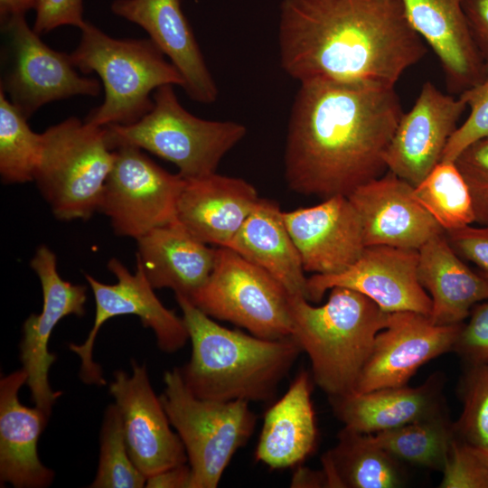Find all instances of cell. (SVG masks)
I'll return each instance as SVG.
<instances>
[{"mask_svg": "<svg viewBox=\"0 0 488 488\" xmlns=\"http://www.w3.org/2000/svg\"><path fill=\"white\" fill-rule=\"evenodd\" d=\"M402 114L395 88L321 79L301 82L284 153L288 188L322 200L348 197L382 175Z\"/></svg>", "mask_w": 488, "mask_h": 488, "instance_id": "cell-1", "label": "cell"}, {"mask_svg": "<svg viewBox=\"0 0 488 488\" xmlns=\"http://www.w3.org/2000/svg\"><path fill=\"white\" fill-rule=\"evenodd\" d=\"M280 64L297 81L394 88L426 54L400 0H283Z\"/></svg>", "mask_w": 488, "mask_h": 488, "instance_id": "cell-2", "label": "cell"}, {"mask_svg": "<svg viewBox=\"0 0 488 488\" xmlns=\"http://www.w3.org/2000/svg\"><path fill=\"white\" fill-rule=\"evenodd\" d=\"M192 342V354L180 372L197 398L265 401L276 393L299 353L292 337L263 339L221 326L188 297L175 295Z\"/></svg>", "mask_w": 488, "mask_h": 488, "instance_id": "cell-3", "label": "cell"}, {"mask_svg": "<svg viewBox=\"0 0 488 488\" xmlns=\"http://www.w3.org/2000/svg\"><path fill=\"white\" fill-rule=\"evenodd\" d=\"M292 338L307 353L313 378L329 398L355 390L388 314L366 296L343 286L330 289L325 304L314 306L290 296Z\"/></svg>", "mask_w": 488, "mask_h": 488, "instance_id": "cell-4", "label": "cell"}, {"mask_svg": "<svg viewBox=\"0 0 488 488\" xmlns=\"http://www.w3.org/2000/svg\"><path fill=\"white\" fill-rule=\"evenodd\" d=\"M80 42L70 54L83 73L96 72L105 97L85 122L98 126H127L140 120L154 106L153 95L164 85L183 88V79L158 47L148 39L110 37L86 21Z\"/></svg>", "mask_w": 488, "mask_h": 488, "instance_id": "cell-5", "label": "cell"}, {"mask_svg": "<svg viewBox=\"0 0 488 488\" xmlns=\"http://www.w3.org/2000/svg\"><path fill=\"white\" fill-rule=\"evenodd\" d=\"M153 100V108L137 122L105 127L111 150L123 145L146 150L174 164L189 180L216 173L224 155L246 136L240 123L206 120L188 112L174 85L156 89Z\"/></svg>", "mask_w": 488, "mask_h": 488, "instance_id": "cell-6", "label": "cell"}, {"mask_svg": "<svg viewBox=\"0 0 488 488\" xmlns=\"http://www.w3.org/2000/svg\"><path fill=\"white\" fill-rule=\"evenodd\" d=\"M113 162L106 127L70 117L42 133L33 181L56 218L88 220L99 209Z\"/></svg>", "mask_w": 488, "mask_h": 488, "instance_id": "cell-7", "label": "cell"}, {"mask_svg": "<svg viewBox=\"0 0 488 488\" xmlns=\"http://www.w3.org/2000/svg\"><path fill=\"white\" fill-rule=\"evenodd\" d=\"M160 399L181 438L192 471L190 488H216L234 454L251 436L257 417L248 401L197 398L184 384L180 369L164 375Z\"/></svg>", "mask_w": 488, "mask_h": 488, "instance_id": "cell-8", "label": "cell"}, {"mask_svg": "<svg viewBox=\"0 0 488 488\" xmlns=\"http://www.w3.org/2000/svg\"><path fill=\"white\" fill-rule=\"evenodd\" d=\"M289 296L263 268L230 248L219 247L208 280L190 300L211 318L279 340L292 336Z\"/></svg>", "mask_w": 488, "mask_h": 488, "instance_id": "cell-9", "label": "cell"}, {"mask_svg": "<svg viewBox=\"0 0 488 488\" xmlns=\"http://www.w3.org/2000/svg\"><path fill=\"white\" fill-rule=\"evenodd\" d=\"M1 29L6 40L8 66L0 90L25 117L52 101L100 94V82L80 76L70 55L46 45L29 26L25 15L1 22Z\"/></svg>", "mask_w": 488, "mask_h": 488, "instance_id": "cell-10", "label": "cell"}, {"mask_svg": "<svg viewBox=\"0 0 488 488\" xmlns=\"http://www.w3.org/2000/svg\"><path fill=\"white\" fill-rule=\"evenodd\" d=\"M99 211L120 237L135 239L175 219L185 180L156 164L142 149L123 145L113 149Z\"/></svg>", "mask_w": 488, "mask_h": 488, "instance_id": "cell-11", "label": "cell"}, {"mask_svg": "<svg viewBox=\"0 0 488 488\" xmlns=\"http://www.w3.org/2000/svg\"><path fill=\"white\" fill-rule=\"evenodd\" d=\"M108 267L117 277V283L113 285L103 284L84 273L95 299V319L86 341L69 346L80 359L82 381L98 386L106 384V380L101 368L92 359V352L98 333L108 319L125 314L136 315L145 327L153 330L158 347L165 352L180 350L189 340L183 317L177 316L158 299L137 260L134 274L116 258L108 261Z\"/></svg>", "mask_w": 488, "mask_h": 488, "instance_id": "cell-12", "label": "cell"}, {"mask_svg": "<svg viewBox=\"0 0 488 488\" xmlns=\"http://www.w3.org/2000/svg\"><path fill=\"white\" fill-rule=\"evenodd\" d=\"M418 250L384 245L365 247L347 269L307 277L306 299L318 303L334 286L355 290L386 313L430 314L431 299L418 278Z\"/></svg>", "mask_w": 488, "mask_h": 488, "instance_id": "cell-13", "label": "cell"}, {"mask_svg": "<svg viewBox=\"0 0 488 488\" xmlns=\"http://www.w3.org/2000/svg\"><path fill=\"white\" fill-rule=\"evenodd\" d=\"M462 324L438 325L411 311L389 313L354 391L407 385L422 365L453 351Z\"/></svg>", "mask_w": 488, "mask_h": 488, "instance_id": "cell-14", "label": "cell"}, {"mask_svg": "<svg viewBox=\"0 0 488 488\" xmlns=\"http://www.w3.org/2000/svg\"><path fill=\"white\" fill-rule=\"evenodd\" d=\"M42 290V309L31 314L23 324L20 359L27 374V382L34 405L50 416L52 406L62 394L52 390L49 370L56 355L48 350V343L56 324L65 316L85 314L87 287L73 285L61 277L56 255L45 245L38 248L31 260Z\"/></svg>", "mask_w": 488, "mask_h": 488, "instance_id": "cell-15", "label": "cell"}, {"mask_svg": "<svg viewBox=\"0 0 488 488\" xmlns=\"http://www.w3.org/2000/svg\"><path fill=\"white\" fill-rule=\"evenodd\" d=\"M131 367V375L115 371L109 392L121 416L129 455L147 478L188 459L160 397L153 390L145 366L133 360Z\"/></svg>", "mask_w": 488, "mask_h": 488, "instance_id": "cell-16", "label": "cell"}, {"mask_svg": "<svg viewBox=\"0 0 488 488\" xmlns=\"http://www.w3.org/2000/svg\"><path fill=\"white\" fill-rule=\"evenodd\" d=\"M458 97L424 82L412 108L403 113L388 147L387 169L413 186L441 162L445 147L466 108Z\"/></svg>", "mask_w": 488, "mask_h": 488, "instance_id": "cell-17", "label": "cell"}, {"mask_svg": "<svg viewBox=\"0 0 488 488\" xmlns=\"http://www.w3.org/2000/svg\"><path fill=\"white\" fill-rule=\"evenodd\" d=\"M283 218L305 271L312 275L347 269L366 247L360 217L347 196L283 211Z\"/></svg>", "mask_w": 488, "mask_h": 488, "instance_id": "cell-18", "label": "cell"}, {"mask_svg": "<svg viewBox=\"0 0 488 488\" xmlns=\"http://www.w3.org/2000/svg\"><path fill=\"white\" fill-rule=\"evenodd\" d=\"M348 199L360 217L366 247L418 250L445 232L416 200L414 186L389 171L359 186Z\"/></svg>", "mask_w": 488, "mask_h": 488, "instance_id": "cell-19", "label": "cell"}, {"mask_svg": "<svg viewBox=\"0 0 488 488\" xmlns=\"http://www.w3.org/2000/svg\"><path fill=\"white\" fill-rule=\"evenodd\" d=\"M114 14L142 27L151 41L177 69L188 97L211 104L218 88L193 32L183 13L181 0H114Z\"/></svg>", "mask_w": 488, "mask_h": 488, "instance_id": "cell-20", "label": "cell"}, {"mask_svg": "<svg viewBox=\"0 0 488 488\" xmlns=\"http://www.w3.org/2000/svg\"><path fill=\"white\" fill-rule=\"evenodd\" d=\"M407 19L432 48L447 89L461 94L488 73L472 37L463 0H400Z\"/></svg>", "mask_w": 488, "mask_h": 488, "instance_id": "cell-21", "label": "cell"}, {"mask_svg": "<svg viewBox=\"0 0 488 488\" xmlns=\"http://www.w3.org/2000/svg\"><path fill=\"white\" fill-rule=\"evenodd\" d=\"M184 180L176 221L202 242L228 247L260 198L258 191L242 178L217 173Z\"/></svg>", "mask_w": 488, "mask_h": 488, "instance_id": "cell-22", "label": "cell"}, {"mask_svg": "<svg viewBox=\"0 0 488 488\" xmlns=\"http://www.w3.org/2000/svg\"><path fill=\"white\" fill-rule=\"evenodd\" d=\"M27 382L23 369L0 380V480L15 488H44L54 472L43 465L37 453L39 437L48 418L42 409L20 402L19 390Z\"/></svg>", "mask_w": 488, "mask_h": 488, "instance_id": "cell-23", "label": "cell"}, {"mask_svg": "<svg viewBox=\"0 0 488 488\" xmlns=\"http://www.w3.org/2000/svg\"><path fill=\"white\" fill-rule=\"evenodd\" d=\"M440 375H432L422 385L353 391L330 398L334 414L345 427L363 434H376L412 422L446 415Z\"/></svg>", "mask_w": 488, "mask_h": 488, "instance_id": "cell-24", "label": "cell"}, {"mask_svg": "<svg viewBox=\"0 0 488 488\" xmlns=\"http://www.w3.org/2000/svg\"><path fill=\"white\" fill-rule=\"evenodd\" d=\"M136 260L155 289L170 288L189 299L206 283L216 249L188 232L176 220L136 239Z\"/></svg>", "mask_w": 488, "mask_h": 488, "instance_id": "cell-25", "label": "cell"}, {"mask_svg": "<svg viewBox=\"0 0 488 488\" xmlns=\"http://www.w3.org/2000/svg\"><path fill=\"white\" fill-rule=\"evenodd\" d=\"M418 278L431 299L429 318L438 325L463 324L475 305L488 300V280L464 262L445 232L418 249Z\"/></svg>", "mask_w": 488, "mask_h": 488, "instance_id": "cell-26", "label": "cell"}, {"mask_svg": "<svg viewBox=\"0 0 488 488\" xmlns=\"http://www.w3.org/2000/svg\"><path fill=\"white\" fill-rule=\"evenodd\" d=\"M228 248L267 271L290 296L306 298L305 271L277 202L259 198Z\"/></svg>", "mask_w": 488, "mask_h": 488, "instance_id": "cell-27", "label": "cell"}, {"mask_svg": "<svg viewBox=\"0 0 488 488\" xmlns=\"http://www.w3.org/2000/svg\"><path fill=\"white\" fill-rule=\"evenodd\" d=\"M316 437L310 377L301 371L267 410L255 455L272 469L291 467L313 452Z\"/></svg>", "mask_w": 488, "mask_h": 488, "instance_id": "cell-28", "label": "cell"}, {"mask_svg": "<svg viewBox=\"0 0 488 488\" xmlns=\"http://www.w3.org/2000/svg\"><path fill=\"white\" fill-rule=\"evenodd\" d=\"M395 459L371 437L348 427L338 435L337 445L322 456L327 487L398 488L406 474Z\"/></svg>", "mask_w": 488, "mask_h": 488, "instance_id": "cell-29", "label": "cell"}, {"mask_svg": "<svg viewBox=\"0 0 488 488\" xmlns=\"http://www.w3.org/2000/svg\"><path fill=\"white\" fill-rule=\"evenodd\" d=\"M371 435L399 462L441 472L455 437L454 424L446 414Z\"/></svg>", "mask_w": 488, "mask_h": 488, "instance_id": "cell-30", "label": "cell"}, {"mask_svg": "<svg viewBox=\"0 0 488 488\" xmlns=\"http://www.w3.org/2000/svg\"><path fill=\"white\" fill-rule=\"evenodd\" d=\"M414 196L445 231L475 223L470 190L455 162L438 163L414 186Z\"/></svg>", "mask_w": 488, "mask_h": 488, "instance_id": "cell-31", "label": "cell"}, {"mask_svg": "<svg viewBox=\"0 0 488 488\" xmlns=\"http://www.w3.org/2000/svg\"><path fill=\"white\" fill-rule=\"evenodd\" d=\"M27 119L0 90V175L5 183L34 180L42 133L33 131Z\"/></svg>", "mask_w": 488, "mask_h": 488, "instance_id": "cell-32", "label": "cell"}, {"mask_svg": "<svg viewBox=\"0 0 488 488\" xmlns=\"http://www.w3.org/2000/svg\"><path fill=\"white\" fill-rule=\"evenodd\" d=\"M145 483L146 477L129 455L119 410L111 404L104 414L99 466L89 487L141 488Z\"/></svg>", "mask_w": 488, "mask_h": 488, "instance_id": "cell-33", "label": "cell"}, {"mask_svg": "<svg viewBox=\"0 0 488 488\" xmlns=\"http://www.w3.org/2000/svg\"><path fill=\"white\" fill-rule=\"evenodd\" d=\"M463 410L455 436L488 452V365H469L463 382Z\"/></svg>", "mask_w": 488, "mask_h": 488, "instance_id": "cell-34", "label": "cell"}, {"mask_svg": "<svg viewBox=\"0 0 488 488\" xmlns=\"http://www.w3.org/2000/svg\"><path fill=\"white\" fill-rule=\"evenodd\" d=\"M440 488H488V452L454 438Z\"/></svg>", "mask_w": 488, "mask_h": 488, "instance_id": "cell-35", "label": "cell"}, {"mask_svg": "<svg viewBox=\"0 0 488 488\" xmlns=\"http://www.w3.org/2000/svg\"><path fill=\"white\" fill-rule=\"evenodd\" d=\"M459 97L470 108V113L449 138L441 161L454 162L466 147L488 137V73Z\"/></svg>", "mask_w": 488, "mask_h": 488, "instance_id": "cell-36", "label": "cell"}, {"mask_svg": "<svg viewBox=\"0 0 488 488\" xmlns=\"http://www.w3.org/2000/svg\"><path fill=\"white\" fill-rule=\"evenodd\" d=\"M473 200L475 223H488V137L466 147L454 161Z\"/></svg>", "mask_w": 488, "mask_h": 488, "instance_id": "cell-37", "label": "cell"}, {"mask_svg": "<svg viewBox=\"0 0 488 488\" xmlns=\"http://www.w3.org/2000/svg\"><path fill=\"white\" fill-rule=\"evenodd\" d=\"M468 317L453 351L468 365H488V300L475 305Z\"/></svg>", "mask_w": 488, "mask_h": 488, "instance_id": "cell-38", "label": "cell"}, {"mask_svg": "<svg viewBox=\"0 0 488 488\" xmlns=\"http://www.w3.org/2000/svg\"><path fill=\"white\" fill-rule=\"evenodd\" d=\"M454 250L465 260L475 265L488 280V223L474 227L468 225L445 231Z\"/></svg>", "mask_w": 488, "mask_h": 488, "instance_id": "cell-39", "label": "cell"}, {"mask_svg": "<svg viewBox=\"0 0 488 488\" xmlns=\"http://www.w3.org/2000/svg\"><path fill=\"white\" fill-rule=\"evenodd\" d=\"M35 12L33 29L38 34L63 25L81 28L86 23L83 18V0H39Z\"/></svg>", "mask_w": 488, "mask_h": 488, "instance_id": "cell-40", "label": "cell"}, {"mask_svg": "<svg viewBox=\"0 0 488 488\" xmlns=\"http://www.w3.org/2000/svg\"><path fill=\"white\" fill-rule=\"evenodd\" d=\"M474 42L488 68V0H463Z\"/></svg>", "mask_w": 488, "mask_h": 488, "instance_id": "cell-41", "label": "cell"}, {"mask_svg": "<svg viewBox=\"0 0 488 488\" xmlns=\"http://www.w3.org/2000/svg\"><path fill=\"white\" fill-rule=\"evenodd\" d=\"M192 471L186 463L181 464L146 478L149 488H190Z\"/></svg>", "mask_w": 488, "mask_h": 488, "instance_id": "cell-42", "label": "cell"}, {"mask_svg": "<svg viewBox=\"0 0 488 488\" xmlns=\"http://www.w3.org/2000/svg\"><path fill=\"white\" fill-rule=\"evenodd\" d=\"M292 487H327L324 471L299 467L293 474Z\"/></svg>", "mask_w": 488, "mask_h": 488, "instance_id": "cell-43", "label": "cell"}, {"mask_svg": "<svg viewBox=\"0 0 488 488\" xmlns=\"http://www.w3.org/2000/svg\"><path fill=\"white\" fill-rule=\"evenodd\" d=\"M39 0H0V21L10 17L25 15L30 10L36 9Z\"/></svg>", "mask_w": 488, "mask_h": 488, "instance_id": "cell-44", "label": "cell"}]
</instances>
